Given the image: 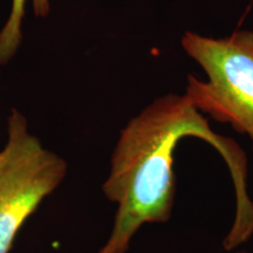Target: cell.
I'll return each mask as SVG.
<instances>
[{"instance_id":"cell-1","label":"cell","mask_w":253,"mask_h":253,"mask_svg":"<svg viewBox=\"0 0 253 253\" xmlns=\"http://www.w3.org/2000/svg\"><path fill=\"white\" fill-rule=\"evenodd\" d=\"M189 136L212 145L229 167L237 207L230 233L239 239L253 235L245 153L231 138L214 132L185 94H167L145 107L120 132L102 185L104 196L118 210L108 239L97 253H126L144 224L170 219L176 185L173 153L178 142Z\"/></svg>"},{"instance_id":"cell-3","label":"cell","mask_w":253,"mask_h":253,"mask_svg":"<svg viewBox=\"0 0 253 253\" xmlns=\"http://www.w3.org/2000/svg\"><path fill=\"white\" fill-rule=\"evenodd\" d=\"M67 162L30 131L25 116L12 110L0 164V253H9L19 231L67 175Z\"/></svg>"},{"instance_id":"cell-5","label":"cell","mask_w":253,"mask_h":253,"mask_svg":"<svg viewBox=\"0 0 253 253\" xmlns=\"http://www.w3.org/2000/svg\"><path fill=\"white\" fill-rule=\"evenodd\" d=\"M2 162V150H0V164Z\"/></svg>"},{"instance_id":"cell-4","label":"cell","mask_w":253,"mask_h":253,"mask_svg":"<svg viewBox=\"0 0 253 253\" xmlns=\"http://www.w3.org/2000/svg\"><path fill=\"white\" fill-rule=\"evenodd\" d=\"M28 1L32 2L34 14L46 18L50 11L49 0H12L7 20L0 31V66L13 59L23 41V20Z\"/></svg>"},{"instance_id":"cell-6","label":"cell","mask_w":253,"mask_h":253,"mask_svg":"<svg viewBox=\"0 0 253 253\" xmlns=\"http://www.w3.org/2000/svg\"><path fill=\"white\" fill-rule=\"evenodd\" d=\"M240 253H246V252H240Z\"/></svg>"},{"instance_id":"cell-2","label":"cell","mask_w":253,"mask_h":253,"mask_svg":"<svg viewBox=\"0 0 253 253\" xmlns=\"http://www.w3.org/2000/svg\"><path fill=\"white\" fill-rule=\"evenodd\" d=\"M182 47L208 77L203 82L189 75L186 96L201 113L248 135L253 145V32L219 39L186 32Z\"/></svg>"}]
</instances>
